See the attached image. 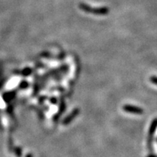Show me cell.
<instances>
[{
    "label": "cell",
    "mask_w": 157,
    "mask_h": 157,
    "mask_svg": "<svg viewBox=\"0 0 157 157\" xmlns=\"http://www.w3.org/2000/svg\"><path fill=\"white\" fill-rule=\"evenodd\" d=\"M80 8L83 10L84 11L92 13L96 15H106L109 13V9L107 7H100V8H92L90 6L82 4L80 5Z\"/></svg>",
    "instance_id": "cell-1"
},
{
    "label": "cell",
    "mask_w": 157,
    "mask_h": 157,
    "mask_svg": "<svg viewBox=\"0 0 157 157\" xmlns=\"http://www.w3.org/2000/svg\"><path fill=\"white\" fill-rule=\"evenodd\" d=\"M123 109L125 111H126V112L135 113V114H142L143 113V110L141 109V108L133 106V105H124V106L123 107Z\"/></svg>",
    "instance_id": "cell-2"
},
{
    "label": "cell",
    "mask_w": 157,
    "mask_h": 157,
    "mask_svg": "<svg viewBox=\"0 0 157 157\" xmlns=\"http://www.w3.org/2000/svg\"><path fill=\"white\" fill-rule=\"evenodd\" d=\"M157 128V119H155V120L153 121V122L151 125L150 129H149V135H154V133L156 131V129Z\"/></svg>",
    "instance_id": "cell-3"
},
{
    "label": "cell",
    "mask_w": 157,
    "mask_h": 157,
    "mask_svg": "<svg viewBox=\"0 0 157 157\" xmlns=\"http://www.w3.org/2000/svg\"><path fill=\"white\" fill-rule=\"evenodd\" d=\"M150 80L153 84H156L157 85V77L156 76H151V77L150 78Z\"/></svg>",
    "instance_id": "cell-4"
},
{
    "label": "cell",
    "mask_w": 157,
    "mask_h": 157,
    "mask_svg": "<svg viewBox=\"0 0 157 157\" xmlns=\"http://www.w3.org/2000/svg\"><path fill=\"white\" fill-rule=\"evenodd\" d=\"M148 157H157L156 156H154V155H151V156H149Z\"/></svg>",
    "instance_id": "cell-5"
}]
</instances>
